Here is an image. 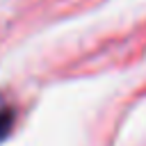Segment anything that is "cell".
<instances>
[{
    "instance_id": "cell-1",
    "label": "cell",
    "mask_w": 146,
    "mask_h": 146,
    "mask_svg": "<svg viewBox=\"0 0 146 146\" xmlns=\"http://www.w3.org/2000/svg\"><path fill=\"white\" fill-rule=\"evenodd\" d=\"M11 128H14V110L0 107V141L11 132Z\"/></svg>"
}]
</instances>
